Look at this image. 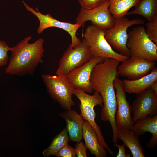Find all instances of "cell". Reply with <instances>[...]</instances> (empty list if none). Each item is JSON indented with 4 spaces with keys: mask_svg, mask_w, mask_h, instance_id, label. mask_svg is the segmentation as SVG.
Wrapping results in <instances>:
<instances>
[{
    "mask_svg": "<svg viewBox=\"0 0 157 157\" xmlns=\"http://www.w3.org/2000/svg\"><path fill=\"white\" fill-rule=\"evenodd\" d=\"M114 146L118 148L119 151L117 154L115 156L117 157H129L130 154L126 153L125 146L123 143L122 145H120L117 143L115 144Z\"/></svg>",
    "mask_w": 157,
    "mask_h": 157,
    "instance_id": "cell-27",
    "label": "cell"
},
{
    "mask_svg": "<svg viewBox=\"0 0 157 157\" xmlns=\"http://www.w3.org/2000/svg\"><path fill=\"white\" fill-rule=\"evenodd\" d=\"M154 93L157 96V81L154 82L150 87Z\"/></svg>",
    "mask_w": 157,
    "mask_h": 157,
    "instance_id": "cell-28",
    "label": "cell"
},
{
    "mask_svg": "<svg viewBox=\"0 0 157 157\" xmlns=\"http://www.w3.org/2000/svg\"><path fill=\"white\" fill-rule=\"evenodd\" d=\"M133 11L127 15L137 14L145 18L149 22L157 19V0H140Z\"/></svg>",
    "mask_w": 157,
    "mask_h": 157,
    "instance_id": "cell-19",
    "label": "cell"
},
{
    "mask_svg": "<svg viewBox=\"0 0 157 157\" xmlns=\"http://www.w3.org/2000/svg\"><path fill=\"white\" fill-rule=\"evenodd\" d=\"M138 136L131 129H118L117 137L121 140L131 152L133 157H144L143 148L141 145Z\"/></svg>",
    "mask_w": 157,
    "mask_h": 157,
    "instance_id": "cell-18",
    "label": "cell"
},
{
    "mask_svg": "<svg viewBox=\"0 0 157 157\" xmlns=\"http://www.w3.org/2000/svg\"><path fill=\"white\" fill-rule=\"evenodd\" d=\"M65 121L70 141H81L83 138V128L85 120L74 109L65 110L59 114Z\"/></svg>",
    "mask_w": 157,
    "mask_h": 157,
    "instance_id": "cell-14",
    "label": "cell"
},
{
    "mask_svg": "<svg viewBox=\"0 0 157 157\" xmlns=\"http://www.w3.org/2000/svg\"><path fill=\"white\" fill-rule=\"evenodd\" d=\"M144 23L140 19L130 20L125 17L115 18L113 26L105 30V37L110 45L118 53L129 57L131 54L126 46L128 38L127 30L134 25Z\"/></svg>",
    "mask_w": 157,
    "mask_h": 157,
    "instance_id": "cell-6",
    "label": "cell"
},
{
    "mask_svg": "<svg viewBox=\"0 0 157 157\" xmlns=\"http://www.w3.org/2000/svg\"><path fill=\"white\" fill-rule=\"evenodd\" d=\"M131 105L133 112L132 121L134 124L136 121L148 116L157 115V96L150 87L143 92L137 94Z\"/></svg>",
    "mask_w": 157,
    "mask_h": 157,
    "instance_id": "cell-12",
    "label": "cell"
},
{
    "mask_svg": "<svg viewBox=\"0 0 157 157\" xmlns=\"http://www.w3.org/2000/svg\"><path fill=\"white\" fill-rule=\"evenodd\" d=\"M157 81V68L155 67L146 75L139 79L123 81L126 92L129 94H140L150 87Z\"/></svg>",
    "mask_w": 157,
    "mask_h": 157,
    "instance_id": "cell-16",
    "label": "cell"
},
{
    "mask_svg": "<svg viewBox=\"0 0 157 157\" xmlns=\"http://www.w3.org/2000/svg\"><path fill=\"white\" fill-rule=\"evenodd\" d=\"M109 0L91 9L85 10L81 8L76 23L83 27L85 22L90 21L92 24L104 30L110 28L113 26L115 18L109 11Z\"/></svg>",
    "mask_w": 157,
    "mask_h": 157,
    "instance_id": "cell-9",
    "label": "cell"
},
{
    "mask_svg": "<svg viewBox=\"0 0 157 157\" xmlns=\"http://www.w3.org/2000/svg\"><path fill=\"white\" fill-rule=\"evenodd\" d=\"M140 0H109V11L113 17H125L128 11L135 7Z\"/></svg>",
    "mask_w": 157,
    "mask_h": 157,
    "instance_id": "cell-20",
    "label": "cell"
},
{
    "mask_svg": "<svg viewBox=\"0 0 157 157\" xmlns=\"http://www.w3.org/2000/svg\"><path fill=\"white\" fill-rule=\"evenodd\" d=\"M104 58L93 56L86 63L71 70L66 75L70 84L75 89L81 90L87 93L92 92L94 90L90 81L92 70Z\"/></svg>",
    "mask_w": 157,
    "mask_h": 157,
    "instance_id": "cell-11",
    "label": "cell"
},
{
    "mask_svg": "<svg viewBox=\"0 0 157 157\" xmlns=\"http://www.w3.org/2000/svg\"><path fill=\"white\" fill-rule=\"evenodd\" d=\"M73 94L80 101V104L78 106L81 111L80 116L92 127L97 134L99 144L110 154H113V151L106 143L100 127L95 120L96 114L94 107L98 105L102 106L103 101L101 96L95 91L93 94L90 95L81 90L77 89H75Z\"/></svg>",
    "mask_w": 157,
    "mask_h": 157,
    "instance_id": "cell-3",
    "label": "cell"
},
{
    "mask_svg": "<svg viewBox=\"0 0 157 157\" xmlns=\"http://www.w3.org/2000/svg\"><path fill=\"white\" fill-rule=\"evenodd\" d=\"M113 86L116 90L117 109L115 115V122L118 129H131L134 123L131 116V105L127 101L123 81L115 78Z\"/></svg>",
    "mask_w": 157,
    "mask_h": 157,
    "instance_id": "cell-10",
    "label": "cell"
},
{
    "mask_svg": "<svg viewBox=\"0 0 157 157\" xmlns=\"http://www.w3.org/2000/svg\"><path fill=\"white\" fill-rule=\"evenodd\" d=\"M146 33L149 38L157 45V19L152 22H149L146 24Z\"/></svg>",
    "mask_w": 157,
    "mask_h": 157,
    "instance_id": "cell-22",
    "label": "cell"
},
{
    "mask_svg": "<svg viewBox=\"0 0 157 157\" xmlns=\"http://www.w3.org/2000/svg\"><path fill=\"white\" fill-rule=\"evenodd\" d=\"M75 150L78 157H86L87 148L85 145L81 142H77L75 145Z\"/></svg>",
    "mask_w": 157,
    "mask_h": 157,
    "instance_id": "cell-26",
    "label": "cell"
},
{
    "mask_svg": "<svg viewBox=\"0 0 157 157\" xmlns=\"http://www.w3.org/2000/svg\"><path fill=\"white\" fill-rule=\"evenodd\" d=\"M10 49L4 41L0 40V69L7 64L8 60V52Z\"/></svg>",
    "mask_w": 157,
    "mask_h": 157,
    "instance_id": "cell-24",
    "label": "cell"
},
{
    "mask_svg": "<svg viewBox=\"0 0 157 157\" xmlns=\"http://www.w3.org/2000/svg\"><path fill=\"white\" fill-rule=\"evenodd\" d=\"M131 130L138 136L146 132L151 133L152 137L146 147H154L157 144V114L152 117L148 116L136 121Z\"/></svg>",
    "mask_w": 157,
    "mask_h": 157,
    "instance_id": "cell-15",
    "label": "cell"
},
{
    "mask_svg": "<svg viewBox=\"0 0 157 157\" xmlns=\"http://www.w3.org/2000/svg\"><path fill=\"white\" fill-rule=\"evenodd\" d=\"M128 34L126 46L130 56L157 61V45L149 38L144 26L134 27Z\"/></svg>",
    "mask_w": 157,
    "mask_h": 157,
    "instance_id": "cell-4",
    "label": "cell"
},
{
    "mask_svg": "<svg viewBox=\"0 0 157 157\" xmlns=\"http://www.w3.org/2000/svg\"><path fill=\"white\" fill-rule=\"evenodd\" d=\"M41 76L52 99L63 109L71 110L72 107L75 105L72 98L75 89L70 84L66 76L42 74Z\"/></svg>",
    "mask_w": 157,
    "mask_h": 157,
    "instance_id": "cell-2",
    "label": "cell"
},
{
    "mask_svg": "<svg viewBox=\"0 0 157 157\" xmlns=\"http://www.w3.org/2000/svg\"><path fill=\"white\" fill-rule=\"evenodd\" d=\"M31 38V36L26 37L11 47V55L6 73L18 76L34 74L43 56L44 40L40 38L30 43Z\"/></svg>",
    "mask_w": 157,
    "mask_h": 157,
    "instance_id": "cell-1",
    "label": "cell"
},
{
    "mask_svg": "<svg viewBox=\"0 0 157 157\" xmlns=\"http://www.w3.org/2000/svg\"><path fill=\"white\" fill-rule=\"evenodd\" d=\"M109 0H78L81 9L88 10L97 7Z\"/></svg>",
    "mask_w": 157,
    "mask_h": 157,
    "instance_id": "cell-23",
    "label": "cell"
},
{
    "mask_svg": "<svg viewBox=\"0 0 157 157\" xmlns=\"http://www.w3.org/2000/svg\"><path fill=\"white\" fill-rule=\"evenodd\" d=\"M83 36L93 56L111 58L121 62L129 58L115 51L105 37V30L93 25L87 27Z\"/></svg>",
    "mask_w": 157,
    "mask_h": 157,
    "instance_id": "cell-5",
    "label": "cell"
},
{
    "mask_svg": "<svg viewBox=\"0 0 157 157\" xmlns=\"http://www.w3.org/2000/svg\"><path fill=\"white\" fill-rule=\"evenodd\" d=\"M83 138L85 145L91 154L96 157H106L107 152L99 143L97 134L90 124L86 120L83 122Z\"/></svg>",
    "mask_w": 157,
    "mask_h": 157,
    "instance_id": "cell-17",
    "label": "cell"
},
{
    "mask_svg": "<svg viewBox=\"0 0 157 157\" xmlns=\"http://www.w3.org/2000/svg\"><path fill=\"white\" fill-rule=\"evenodd\" d=\"M22 2L26 9L35 15L39 21V24L37 29L38 34L41 33L47 28L56 27L66 31L70 35L72 41L71 44L73 48L81 44V42L76 35L77 30L81 26V24L58 20L52 17L50 13H47L45 14H43L39 11L37 7L34 10L24 1H22Z\"/></svg>",
    "mask_w": 157,
    "mask_h": 157,
    "instance_id": "cell-8",
    "label": "cell"
},
{
    "mask_svg": "<svg viewBox=\"0 0 157 157\" xmlns=\"http://www.w3.org/2000/svg\"><path fill=\"white\" fill-rule=\"evenodd\" d=\"M55 156L57 157H76V154L75 148L68 144L61 148Z\"/></svg>",
    "mask_w": 157,
    "mask_h": 157,
    "instance_id": "cell-25",
    "label": "cell"
},
{
    "mask_svg": "<svg viewBox=\"0 0 157 157\" xmlns=\"http://www.w3.org/2000/svg\"><path fill=\"white\" fill-rule=\"evenodd\" d=\"M70 141L69 135L65 127L53 138L50 145L43 152L44 157L56 155L57 152Z\"/></svg>",
    "mask_w": 157,
    "mask_h": 157,
    "instance_id": "cell-21",
    "label": "cell"
},
{
    "mask_svg": "<svg viewBox=\"0 0 157 157\" xmlns=\"http://www.w3.org/2000/svg\"><path fill=\"white\" fill-rule=\"evenodd\" d=\"M93 56L84 39L75 48L70 44L59 60L56 74L66 75L71 70L86 63Z\"/></svg>",
    "mask_w": 157,
    "mask_h": 157,
    "instance_id": "cell-7",
    "label": "cell"
},
{
    "mask_svg": "<svg viewBox=\"0 0 157 157\" xmlns=\"http://www.w3.org/2000/svg\"><path fill=\"white\" fill-rule=\"evenodd\" d=\"M121 62L117 68L118 75L131 80L138 79L146 75L156 65V62L132 56Z\"/></svg>",
    "mask_w": 157,
    "mask_h": 157,
    "instance_id": "cell-13",
    "label": "cell"
}]
</instances>
